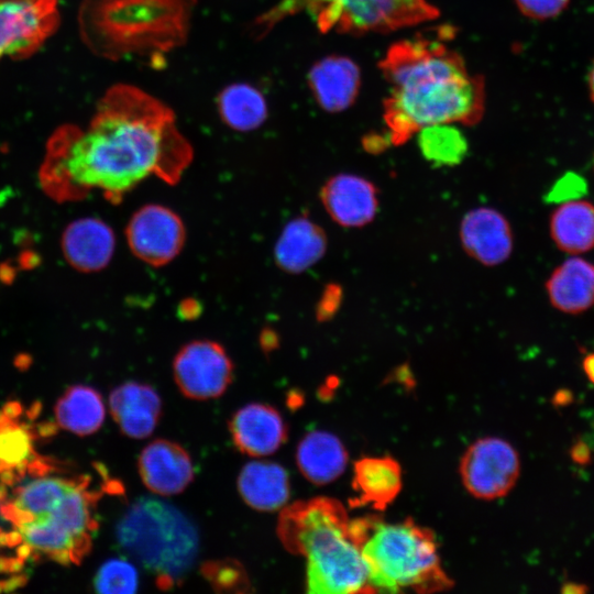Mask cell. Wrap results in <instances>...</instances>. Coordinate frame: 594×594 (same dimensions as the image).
Segmentation results:
<instances>
[{"label": "cell", "mask_w": 594, "mask_h": 594, "mask_svg": "<svg viewBox=\"0 0 594 594\" xmlns=\"http://www.w3.org/2000/svg\"><path fill=\"white\" fill-rule=\"evenodd\" d=\"M588 92L592 102L594 103V62L590 68L587 76Z\"/></svg>", "instance_id": "f35d334b"}, {"label": "cell", "mask_w": 594, "mask_h": 594, "mask_svg": "<svg viewBox=\"0 0 594 594\" xmlns=\"http://www.w3.org/2000/svg\"><path fill=\"white\" fill-rule=\"evenodd\" d=\"M139 473L153 493L169 496L183 492L194 480V465L188 452L165 439L150 442L139 458Z\"/></svg>", "instance_id": "4fadbf2b"}, {"label": "cell", "mask_w": 594, "mask_h": 594, "mask_svg": "<svg viewBox=\"0 0 594 594\" xmlns=\"http://www.w3.org/2000/svg\"><path fill=\"white\" fill-rule=\"evenodd\" d=\"M460 239L470 256L488 266L506 261L513 250L508 221L491 208H477L468 212L461 222Z\"/></svg>", "instance_id": "2e32d148"}, {"label": "cell", "mask_w": 594, "mask_h": 594, "mask_svg": "<svg viewBox=\"0 0 594 594\" xmlns=\"http://www.w3.org/2000/svg\"><path fill=\"white\" fill-rule=\"evenodd\" d=\"M417 134L421 154L433 165H457L468 153L466 139L453 123L427 125Z\"/></svg>", "instance_id": "f1b7e54d"}, {"label": "cell", "mask_w": 594, "mask_h": 594, "mask_svg": "<svg viewBox=\"0 0 594 594\" xmlns=\"http://www.w3.org/2000/svg\"><path fill=\"white\" fill-rule=\"evenodd\" d=\"M176 385L184 396L206 400L222 395L233 376V364L222 345L210 340L185 344L173 362Z\"/></svg>", "instance_id": "30bf717a"}, {"label": "cell", "mask_w": 594, "mask_h": 594, "mask_svg": "<svg viewBox=\"0 0 594 594\" xmlns=\"http://www.w3.org/2000/svg\"><path fill=\"white\" fill-rule=\"evenodd\" d=\"M193 156L172 108L136 86L118 84L103 95L86 128L54 134L41 179L61 200L99 189L116 204L151 176L176 184Z\"/></svg>", "instance_id": "6da1fadb"}, {"label": "cell", "mask_w": 594, "mask_h": 594, "mask_svg": "<svg viewBox=\"0 0 594 594\" xmlns=\"http://www.w3.org/2000/svg\"><path fill=\"white\" fill-rule=\"evenodd\" d=\"M321 201L326 211L342 227H362L377 212V191L367 179L358 175L338 174L322 187Z\"/></svg>", "instance_id": "9a60e30c"}, {"label": "cell", "mask_w": 594, "mask_h": 594, "mask_svg": "<svg viewBox=\"0 0 594 594\" xmlns=\"http://www.w3.org/2000/svg\"><path fill=\"white\" fill-rule=\"evenodd\" d=\"M9 191V189H0V207L8 200Z\"/></svg>", "instance_id": "ab89813d"}, {"label": "cell", "mask_w": 594, "mask_h": 594, "mask_svg": "<svg viewBox=\"0 0 594 594\" xmlns=\"http://www.w3.org/2000/svg\"><path fill=\"white\" fill-rule=\"evenodd\" d=\"M138 585L136 569L123 559L108 560L94 579L95 591L103 594H132L136 592Z\"/></svg>", "instance_id": "f546056e"}, {"label": "cell", "mask_w": 594, "mask_h": 594, "mask_svg": "<svg viewBox=\"0 0 594 594\" xmlns=\"http://www.w3.org/2000/svg\"><path fill=\"white\" fill-rule=\"evenodd\" d=\"M121 548L156 575L157 585L169 588L194 564L198 532L178 508L157 498H140L117 526Z\"/></svg>", "instance_id": "8992f818"}, {"label": "cell", "mask_w": 594, "mask_h": 594, "mask_svg": "<svg viewBox=\"0 0 594 594\" xmlns=\"http://www.w3.org/2000/svg\"><path fill=\"white\" fill-rule=\"evenodd\" d=\"M352 486L361 505L384 509L402 490V469L391 457H369L354 464Z\"/></svg>", "instance_id": "cb8c5ba5"}, {"label": "cell", "mask_w": 594, "mask_h": 594, "mask_svg": "<svg viewBox=\"0 0 594 594\" xmlns=\"http://www.w3.org/2000/svg\"><path fill=\"white\" fill-rule=\"evenodd\" d=\"M195 7L196 0H87L84 29L105 57L156 59L186 43Z\"/></svg>", "instance_id": "277c9868"}, {"label": "cell", "mask_w": 594, "mask_h": 594, "mask_svg": "<svg viewBox=\"0 0 594 594\" xmlns=\"http://www.w3.org/2000/svg\"><path fill=\"white\" fill-rule=\"evenodd\" d=\"M520 470L516 450L499 438H482L465 451L460 474L465 488L475 497L495 499L515 485Z\"/></svg>", "instance_id": "9c48e42d"}, {"label": "cell", "mask_w": 594, "mask_h": 594, "mask_svg": "<svg viewBox=\"0 0 594 594\" xmlns=\"http://www.w3.org/2000/svg\"><path fill=\"white\" fill-rule=\"evenodd\" d=\"M549 300L559 311L576 315L594 306V264L571 257L546 283Z\"/></svg>", "instance_id": "44dd1931"}, {"label": "cell", "mask_w": 594, "mask_h": 594, "mask_svg": "<svg viewBox=\"0 0 594 594\" xmlns=\"http://www.w3.org/2000/svg\"><path fill=\"white\" fill-rule=\"evenodd\" d=\"M57 24L56 0H0V59L32 54Z\"/></svg>", "instance_id": "8fae6325"}, {"label": "cell", "mask_w": 594, "mask_h": 594, "mask_svg": "<svg viewBox=\"0 0 594 594\" xmlns=\"http://www.w3.org/2000/svg\"><path fill=\"white\" fill-rule=\"evenodd\" d=\"M220 119L229 128L249 132L260 128L267 118L264 95L254 86L235 82L224 87L217 98Z\"/></svg>", "instance_id": "4316f807"}, {"label": "cell", "mask_w": 594, "mask_h": 594, "mask_svg": "<svg viewBox=\"0 0 594 594\" xmlns=\"http://www.w3.org/2000/svg\"><path fill=\"white\" fill-rule=\"evenodd\" d=\"M106 408L101 395L90 386H70L55 405L58 426L77 436L95 433L103 424Z\"/></svg>", "instance_id": "484cf974"}, {"label": "cell", "mask_w": 594, "mask_h": 594, "mask_svg": "<svg viewBox=\"0 0 594 594\" xmlns=\"http://www.w3.org/2000/svg\"><path fill=\"white\" fill-rule=\"evenodd\" d=\"M90 477L79 475L64 496L45 514L15 530L32 554L61 564H79L92 544L98 528L95 509L101 494L90 488Z\"/></svg>", "instance_id": "ba28073f"}, {"label": "cell", "mask_w": 594, "mask_h": 594, "mask_svg": "<svg viewBox=\"0 0 594 594\" xmlns=\"http://www.w3.org/2000/svg\"><path fill=\"white\" fill-rule=\"evenodd\" d=\"M260 343L265 352L272 351L278 345V337L275 331L265 329L260 336Z\"/></svg>", "instance_id": "e575fe53"}, {"label": "cell", "mask_w": 594, "mask_h": 594, "mask_svg": "<svg viewBox=\"0 0 594 594\" xmlns=\"http://www.w3.org/2000/svg\"><path fill=\"white\" fill-rule=\"evenodd\" d=\"M23 267H33L38 262V258L36 257V254L34 253H24L20 260Z\"/></svg>", "instance_id": "74e56055"}, {"label": "cell", "mask_w": 594, "mask_h": 594, "mask_svg": "<svg viewBox=\"0 0 594 594\" xmlns=\"http://www.w3.org/2000/svg\"><path fill=\"white\" fill-rule=\"evenodd\" d=\"M300 12H307L323 33L351 34L394 31L439 15L427 0H279L255 19V36H265L279 22Z\"/></svg>", "instance_id": "52a82bcc"}, {"label": "cell", "mask_w": 594, "mask_h": 594, "mask_svg": "<svg viewBox=\"0 0 594 594\" xmlns=\"http://www.w3.org/2000/svg\"><path fill=\"white\" fill-rule=\"evenodd\" d=\"M177 311L183 320H193L201 314V305L194 298H187L179 304Z\"/></svg>", "instance_id": "836d02e7"}, {"label": "cell", "mask_w": 594, "mask_h": 594, "mask_svg": "<svg viewBox=\"0 0 594 594\" xmlns=\"http://www.w3.org/2000/svg\"><path fill=\"white\" fill-rule=\"evenodd\" d=\"M202 576L218 592L245 593L251 583L244 566L234 559L207 561L201 566Z\"/></svg>", "instance_id": "4dcf8cb0"}, {"label": "cell", "mask_w": 594, "mask_h": 594, "mask_svg": "<svg viewBox=\"0 0 594 594\" xmlns=\"http://www.w3.org/2000/svg\"><path fill=\"white\" fill-rule=\"evenodd\" d=\"M116 248L113 230L105 221L86 217L69 223L62 235V250L67 262L80 272L105 268Z\"/></svg>", "instance_id": "e0dca14e"}, {"label": "cell", "mask_w": 594, "mask_h": 594, "mask_svg": "<svg viewBox=\"0 0 594 594\" xmlns=\"http://www.w3.org/2000/svg\"><path fill=\"white\" fill-rule=\"evenodd\" d=\"M519 11L535 20H549L561 14L570 0H514Z\"/></svg>", "instance_id": "1f68e13d"}, {"label": "cell", "mask_w": 594, "mask_h": 594, "mask_svg": "<svg viewBox=\"0 0 594 594\" xmlns=\"http://www.w3.org/2000/svg\"><path fill=\"white\" fill-rule=\"evenodd\" d=\"M16 418L0 411V473L7 484L19 479L14 471L24 475L34 454L33 432Z\"/></svg>", "instance_id": "83f0119b"}, {"label": "cell", "mask_w": 594, "mask_h": 594, "mask_svg": "<svg viewBox=\"0 0 594 594\" xmlns=\"http://www.w3.org/2000/svg\"><path fill=\"white\" fill-rule=\"evenodd\" d=\"M109 407L121 431L134 439L148 437L162 413V402L156 391L136 382L116 387L109 396Z\"/></svg>", "instance_id": "d6986e66"}, {"label": "cell", "mask_w": 594, "mask_h": 594, "mask_svg": "<svg viewBox=\"0 0 594 594\" xmlns=\"http://www.w3.org/2000/svg\"><path fill=\"white\" fill-rule=\"evenodd\" d=\"M380 68L391 86L384 119L394 144L427 125L474 124L483 116V78L470 74L462 57L439 40L399 41Z\"/></svg>", "instance_id": "7a4b0ae2"}, {"label": "cell", "mask_w": 594, "mask_h": 594, "mask_svg": "<svg viewBox=\"0 0 594 594\" xmlns=\"http://www.w3.org/2000/svg\"><path fill=\"white\" fill-rule=\"evenodd\" d=\"M326 249L321 227L307 217H298L284 227L274 246V258L280 270L298 274L316 264Z\"/></svg>", "instance_id": "ffe728a7"}, {"label": "cell", "mask_w": 594, "mask_h": 594, "mask_svg": "<svg viewBox=\"0 0 594 594\" xmlns=\"http://www.w3.org/2000/svg\"><path fill=\"white\" fill-rule=\"evenodd\" d=\"M373 519H350L344 506L330 497L298 501L283 508L277 535L286 550L306 558L308 593L375 592L362 554Z\"/></svg>", "instance_id": "3957f363"}, {"label": "cell", "mask_w": 594, "mask_h": 594, "mask_svg": "<svg viewBox=\"0 0 594 594\" xmlns=\"http://www.w3.org/2000/svg\"><path fill=\"white\" fill-rule=\"evenodd\" d=\"M362 554L375 592L432 593L453 585L433 534L413 520L388 524L374 517Z\"/></svg>", "instance_id": "5b68a950"}, {"label": "cell", "mask_w": 594, "mask_h": 594, "mask_svg": "<svg viewBox=\"0 0 594 594\" xmlns=\"http://www.w3.org/2000/svg\"><path fill=\"white\" fill-rule=\"evenodd\" d=\"M296 462L308 481L315 484H327L344 472L348 453L334 435L315 430L306 435L298 443Z\"/></svg>", "instance_id": "603a6c76"}, {"label": "cell", "mask_w": 594, "mask_h": 594, "mask_svg": "<svg viewBox=\"0 0 594 594\" xmlns=\"http://www.w3.org/2000/svg\"><path fill=\"white\" fill-rule=\"evenodd\" d=\"M14 277V270L13 267L9 266L8 264H2L0 266V278L9 283Z\"/></svg>", "instance_id": "8d00e7d4"}, {"label": "cell", "mask_w": 594, "mask_h": 594, "mask_svg": "<svg viewBox=\"0 0 594 594\" xmlns=\"http://www.w3.org/2000/svg\"><path fill=\"white\" fill-rule=\"evenodd\" d=\"M131 252L144 263L163 266L182 251L186 231L179 216L161 205H146L131 217L127 230Z\"/></svg>", "instance_id": "7c38bea8"}, {"label": "cell", "mask_w": 594, "mask_h": 594, "mask_svg": "<svg viewBox=\"0 0 594 594\" xmlns=\"http://www.w3.org/2000/svg\"><path fill=\"white\" fill-rule=\"evenodd\" d=\"M238 490L250 507L261 512H273L284 507L289 498V476L278 463L252 461L241 470Z\"/></svg>", "instance_id": "7402d4cb"}, {"label": "cell", "mask_w": 594, "mask_h": 594, "mask_svg": "<svg viewBox=\"0 0 594 594\" xmlns=\"http://www.w3.org/2000/svg\"><path fill=\"white\" fill-rule=\"evenodd\" d=\"M308 86L323 110L339 112L355 100L361 86V72L349 57L327 56L310 68Z\"/></svg>", "instance_id": "ac0fdd59"}, {"label": "cell", "mask_w": 594, "mask_h": 594, "mask_svg": "<svg viewBox=\"0 0 594 594\" xmlns=\"http://www.w3.org/2000/svg\"><path fill=\"white\" fill-rule=\"evenodd\" d=\"M340 302V292L334 286H330L326 289L321 300L318 305V317L320 319L328 318L337 309Z\"/></svg>", "instance_id": "d6a6232c"}, {"label": "cell", "mask_w": 594, "mask_h": 594, "mask_svg": "<svg viewBox=\"0 0 594 594\" xmlns=\"http://www.w3.org/2000/svg\"><path fill=\"white\" fill-rule=\"evenodd\" d=\"M229 430L240 452L251 457L270 455L287 439L282 415L266 404H249L234 413Z\"/></svg>", "instance_id": "5bb4252c"}, {"label": "cell", "mask_w": 594, "mask_h": 594, "mask_svg": "<svg viewBox=\"0 0 594 594\" xmlns=\"http://www.w3.org/2000/svg\"><path fill=\"white\" fill-rule=\"evenodd\" d=\"M583 370L587 378L594 384V353L588 354L583 360Z\"/></svg>", "instance_id": "d590c367"}, {"label": "cell", "mask_w": 594, "mask_h": 594, "mask_svg": "<svg viewBox=\"0 0 594 594\" xmlns=\"http://www.w3.org/2000/svg\"><path fill=\"white\" fill-rule=\"evenodd\" d=\"M550 234L558 249L570 254L594 249V205L585 200L562 204L551 215Z\"/></svg>", "instance_id": "d4e9b609"}]
</instances>
